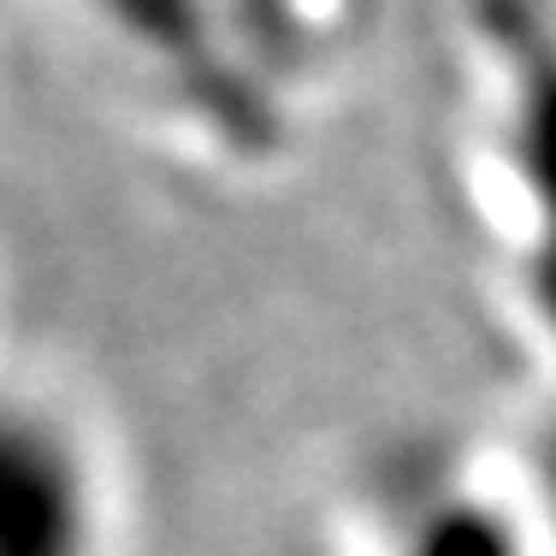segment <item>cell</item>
<instances>
[{"instance_id": "2", "label": "cell", "mask_w": 556, "mask_h": 556, "mask_svg": "<svg viewBox=\"0 0 556 556\" xmlns=\"http://www.w3.org/2000/svg\"><path fill=\"white\" fill-rule=\"evenodd\" d=\"M480 18L509 77L503 154L527 202V290L556 338V24L533 0H480Z\"/></svg>"}, {"instance_id": "4", "label": "cell", "mask_w": 556, "mask_h": 556, "mask_svg": "<svg viewBox=\"0 0 556 556\" xmlns=\"http://www.w3.org/2000/svg\"><path fill=\"white\" fill-rule=\"evenodd\" d=\"M108 7H118V18L137 36H149L154 54H172V65H178L190 84H207V96L225 89L219 65L207 60V48H202V18H195L202 0H108Z\"/></svg>"}, {"instance_id": "5", "label": "cell", "mask_w": 556, "mask_h": 556, "mask_svg": "<svg viewBox=\"0 0 556 556\" xmlns=\"http://www.w3.org/2000/svg\"><path fill=\"white\" fill-rule=\"evenodd\" d=\"M243 18L261 36V54H290V42H296V0H243Z\"/></svg>"}, {"instance_id": "1", "label": "cell", "mask_w": 556, "mask_h": 556, "mask_svg": "<svg viewBox=\"0 0 556 556\" xmlns=\"http://www.w3.org/2000/svg\"><path fill=\"white\" fill-rule=\"evenodd\" d=\"M0 556H113L108 462L42 391H0Z\"/></svg>"}, {"instance_id": "3", "label": "cell", "mask_w": 556, "mask_h": 556, "mask_svg": "<svg viewBox=\"0 0 556 556\" xmlns=\"http://www.w3.org/2000/svg\"><path fill=\"white\" fill-rule=\"evenodd\" d=\"M367 556H539V521L485 473L427 468L379 503Z\"/></svg>"}]
</instances>
